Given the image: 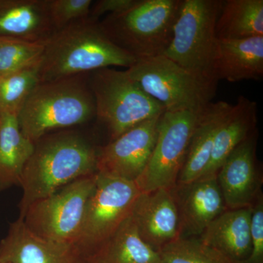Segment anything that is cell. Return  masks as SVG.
<instances>
[{"label":"cell","instance_id":"19","mask_svg":"<svg viewBox=\"0 0 263 263\" xmlns=\"http://www.w3.org/2000/svg\"><path fill=\"white\" fill-rule=\"evenodd\" d=\"M252 207L226 209L207 226L198 238L234 262L243 263L249 258L252 249Z\"/></svg>","mask_w":263,"mask_h":263},{"label":"cell","instance_id":"8","mask_svg":"<svg viewBox=\"0 0 263 263\" xmlns=\"http://www.w3.org/2000/svg\"><path fill=\"white\" fill-rule=\"evenodd\" d=\"M141 192L134 181L97 173L75 247L85 257L103 245L131 215Z\"/></svg>","mask_w":263,"mask_h":263},{"label":"cell","instance_id":"1","mask_svg":"<svg viewBox=\"0 0 263 263\" xmlns=\"http://www.w3.org/2000/svg\"><path fill=\"white\" fill-rule=\"evenodd\" d=\"M99 149L74 129L52 132L40 138L24 167L19 217H23L34 202L76 180L98 173Z\"/></svg>","mask_w":263,"mask_h":263},{"label":"cell","instance_id":"31","mask_svg":"<svg viewBox=\"0 0 263 263\" xmlns=\"http://www.w3.org/2000/svg\"><path fill=\"white\" fill-rule=\"evenodd\" d=\"M0 263H8V262H1V261H0Z\"/></svg>","mask_w":263,"mask_h":263},{"label":"cell","instance_id":"2","mask_svg":"<svg viewBox=\"0 0 263 263\" xmlns=\"http://www.w3.org/2000/svg\"><path fill=\"white\" fill-rule=\"evenodd\" d=\"M136 59L114 44L99 22L87 18L56 31L45 43L40 82L88 74L105 67L129 68Z\"/></svg>","mask_w":263,"mask_h":263},{"label":"cell","instance_id":"29","mask_svg":"<svg viewBox=\"0 0 263 263\" xmlns=\"http://www.w3.org/2000/svg\"><path fill=\"white\" fill-rule=\"evenodd\" d=\"M138 0H98L93 2L90 8L89 18L99 22L100 17L106 14H118L129 10Z\"/></svg>","mask_w":263,"mask_h":263},{"label":"cell","instance_id":"7","mask_svg":"<svg viewBox=\"0 0 263 263\" xmlns=\"http://www.w3.org/2000/svg\"><path fill=\"white\" fill-rule=\"evenodd\" d=\"M125 71L165 111L201 110L216 95L218 82L194 75L163 55L137 60Z\"/></svg>","mask_w":263,"mask_h":263},{"label":"cell","instance_id":"25","mask_svg":"<svg viewBox=\"0 0 263 263\" xmlns=\"http://www.w3.org/2000/svg\"><path fill=\"white\" fill-rule=\"evenodd\" d=\"M162 263H237L195 238H179L159 251Z\"/></svg>","mask_w":263,"mask_h":263},{"label":"cell","instance_id":"14","mask_svg":"<svg viewBox=\"0 0 263 263\" xmlns=\"http://www.w3.org/2000/svg\"><path fill=\"white\" fill-rule=\"evenodd\" d=\"M254 132L224 161L216 174L227 209L252 207L259 196Z\"/></svg>","mask_w":263,"mask_h":263},{"label":"cell","instance_id":"21","mask_svg":"<svg viewBox=\"0 0 263 263\" xmlns=\"http://www.w3.org/2000/svg\"><path fill=\"white\" fill-rule=\"evenodd\" d=\"M34 147L21 132L15 114H0V192L21 186Z\"/></svg>","mask_w":263,"mask_h":263},{"label":"cell","instance_id":"12","mask_svg":"<svg viewBox=\"0 0 263 263\" xmlns=\"http://www.w3.org/2000/svg\"><path fill=\"white\" fill-rule=\"evenodd\" d=\"M179 219V238H195L226 210L216 176H202L171 188Z\"/></svg>","mask_w":263,"mask_h":263},{"label":"cell","instance_id":"13","mask_svg":"<svg viewBox=\"0 0 263 263\" xmlns=\"http://www.w3.org/2000/svg\"><path fill=\"white\" fill-rule=\"evenodd\" d=\"M131 217L142 239L159 252L179 238V219L171 189L141 193Z\"/></svg>","mask_w":263,"mask_h":263},{"label":"cell","instance_id":"15","mask_svg":"<svg viewBox=\"0 0 263 263\" xmlns=\"http://www.w3.org/2000/svg\"><path fill=\"white\" fill-rule=\"evenodd\" d=\"M80 257L75 246L57 243L34 234L23 219L10 224L0 241V261L8 263H74Z\"/></svg>","mask_w":263,"mask_h":263},{"label":"cell","instance_id":"17","mask_svg":"<svg viewBox=\"0 0 263 263\" xmlns=\"http://www.w3.org/2000/svg\"><path fill=\"white\" fill-rule=\"evenodd\" d=\"M216 80L258 81L263 76V36L218 40L214 59Z\"/></svg>","mask_w":263,"mask_h":263},{"label":"cell","instance_id":"16","mask_svg":"<svg viewBox=\"0 0 263 263\" xmlns=\"http://www.w3.org/2000/svg\"><path fill=\"white\" fill-rule=\"evenodd\" d=\"M53 32L48 0H0V37L46 43Z\"/></svg>","mask_w":263,"mask_h":263},{"label":"cell","instance_id":"20","mask_svg":"<svg viewBox=\"0 0 263 263\" xmlns=\"http://www.w3.org/2000/svg\"><path fill=\"white\" fill-rule=\"evenodd\" d=\"M257 110L255 102L238 98L216 133L212 158L202 176H216L230 154L255 132Z\"/></svg>","mask_w":263,"mask_h":263},{"label":"cell","instance_id":"23","mask_svg":"<svg viewBox=\"0 0 263 263\" xmlns=\"http://www.w3.org/2000/svg\"><path fill=\"white\" fill-rule=\"evenodd\" d=\"M215 32L217 40L263 36V0L222 1Z\"/></svg>","mask_w":263,"mask_h":263},{"label":"cell","instance_id":"9","mask_svg":"<svg viewBox=\"0 0 263 263\" xmlns=\"http://www.w3.org/2000/svg\"><path fill=\"white\" fill-rule=\"evenodd\" d=\"M96 178L97 173L68 183L50 196L34 202L21 219L41 238L75 246Z\"/></svg>","mask_w":263,"mask_h":263},{"label":"cell","instance_id":"11","mask_svg":"<svg viewBox=\"0 0 263 263\" xmlns=\"http://www.w3.org/2000/svg\"><path fill=\"white\" fill-rule=\"evenodd\" d=\"M162 114L135 126L100 148L98 172L136 182L153 152Z\"/></svg>","mask_w":263,"mask_h":263},{"label":"cell","instance_id":"10","mask_svg":"<svg viewBox=\"0 0 263 263\" xmlns=\"http://www.w3.org/2000/svg\"><path fill=\"white\" fill-rule=\"evenodd\" d=\"M202 110L162 114L153 152L146 168L136 181L141 193L175 186Z\"/></svg>","mask_w":263,"mask_h":263},{"label":"cell","instance_id":"18","mask_svg":"<svg viewBox=\"0 0 263 263\" xmlns=\"http://www.w3.org/2000/svg\"><path fill=\"white\" fill-rule=\"evenodd\" d=\"M232 106L224 101L212 102L202 110L176 183L192 182L205 174L212 158L216 133Z\"/></svg>","mask_w":263,"mask_h":263},{"label":"cell","instance_id":"30","mask_svg":"<svg viewBox=\"0 0 263 263\" xmlns=\"http://www.w3.org/2000/svg\"><path fill=\"white\" fill-rule=\"evenodd\" d=\"M74 263H89V262H88V261H86V259L83 258V257H80Z\"/></svg>","mask_w":263,"mask_h":263},{"label":"cell","instance_id":"3","mask_svg":"<svg viewBox=\"0 0 263 263\" xmlns=\"http://www.w3.org/2000/svg\"><path fill=\"white\" fill-rule=\"evenodd\" d=\"M21 132L33 143L52 132L95 119L89 73L40 82L17 116Z\"/></svg>","mask_w":263,"mask_h":263},{"label":"cell","instance_id":"22","mask_svg":"<svg viewBox=\"0 0 263 263\" xmlns=\"http://www.w3.org/2000/svg\"><path fill=\"white\" fill-rule=\"evenodd\" d=\"M83 258L89 263H162L159 252L140 236L131 215L103 245Z\"/></svg>","mask_w":263,"mask_h":263},{"label":"cell","instance_id":"26","mask_svg":"<svg viewBox=\"0 0 263 263\" xmlns=\"http://www.w3.org/2000/svg\"><path fill=\"white\" fill-rule=\"evenodd\" d=\"M45 43L0 37V78L40 63Z\"/></svg>","mask_w":263,"mask_h":263},{"label":"cell","instance_id":"6","mask_svg":"<svg viewBox=\"0 0 263 263\" xmlns=\"http://www.w3.org/2000/svg\"><path fill=\"white\" fill-rule=\"evenodd\" d=\"M221 4V0H181L172 40L163 53L194 75L216 82L215 28Z\"/></svg>","mask_w":263,"mask_h":263},{"label":"cell","instance_id":"27","mask_svg":"<svg viewBox=\"0 0 263 263\" xmlns=\"http://www.w3.org/2000/svg\"><path fill=\"white\" fill-rule=\"evenodd\" d=\"M91 0H48V11L54 32L89 18Z\"/></svg>","mask_w":263,"mask_h":263},{"label":"cell","instance_id":"4","mask_svg":"<svg viewBox=\"0 0 263 263\" xmlns=\"http://www.w3.org/2000/svg\"><path fill=\"white\" fill-rule=\"evenodd\" d=\"M181 0H138L129 10L99 21L118 48L137 60L163 55L173 37Z\"/></svg>","mask_w":263,"mask_h":263},{"label":"cell","instance_id":"28","mask_svg":"<svg viewBox=\"0 0 263 263\" xmlns=\"http://www.w3.org/2000/svg\"><path fill=\"white\" fill-rule=\"evenodd\" d=\"M250 232L252 249L243 263H263V201L260 195L252 206Z\"/></svg>","mask_w":263,"mask_h":263},{"label":"cell","instance_id":"5","mask_svg":"<svg viewBox=\"0 0 263 263\" xmlns=\"http://www.w3.org/2000/svg\"><path fill=\"white\" fill-rule=\"evenodd\" d=\"M95 119L106 129L110 141L165 110L126 71L105 67L89 73Z\"/></svg>","mask_w":263,"mask_h":263},{"label":"cell","instance_id":"24","mask_svg":"<svg viewBox=\"0 0 263 263\" xmlns=\"http://www.w3.org/2000/svg\"><path fill=\"white\" fill-rule=\"evenodd\" d=\"M39 65L0 78V114L18 116L29 95L40 83Z\"/></svg>","mask_w":263,"mask_h":263}]
</instances>
